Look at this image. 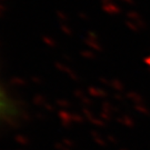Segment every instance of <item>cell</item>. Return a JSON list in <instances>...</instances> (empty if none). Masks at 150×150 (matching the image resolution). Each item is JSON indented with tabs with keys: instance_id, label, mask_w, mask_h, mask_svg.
Masks as SVG:
<instances>
[{
	"instance_id": "obj_1",
	"label": "cell",
	"mask_w": 150,
	"mask_h": 150,
	"mask_svg": "<svg viewBox=\"0 0 150 150\" xmlns=\"http://www.w3.org/2000/svg\"><path fill=\"white\" fill-rule=\"evenodd\" d=\"M17 113L16 103L0 82V120H9Z\"/></svg>"
}]
</instances>
